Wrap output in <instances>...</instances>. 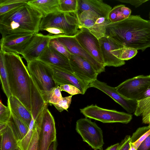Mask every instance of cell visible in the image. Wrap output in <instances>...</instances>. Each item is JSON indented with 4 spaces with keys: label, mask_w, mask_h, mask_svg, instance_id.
<instances>
[{
    "label": "cell",
    "mask_w": 150,
    "mask_h": 150,
    "mask_svg": "<svg viewBox=\"0 0 150 150\" xmlns=\"http://www.w3.org/2000/svg\"><path fill=\"white\" fill-rule=\"evenodd\" d=\"M105 36L123 46L143 52L150 47V21L131 15L123 21L108 25Z\"/></svg>",
    "instance_id": "6da1fadb"
},
{
    "label": "cell",
    "mask_w": 150,
    "mask_h": 150,
    "mask_svg": "<svg viewBox=\"0 0 150 150\" xmlns=\"http://www.w3.org/2000/svg\"><path fill=\"white\" fill-rule=\"evenodd\" d=\"M42 13L27 3L0 16L2 37L13 33H38Z\"/></svg>",
    "instance_id": "7a4b0ae2"
},
{
    "label": "cell",
    "mask_w": 150,
    "mask_h": 150,
    "mask_svg": "<svg viewBox=\"0 0 150 150\" xmlns=\"http://www.w3.org/2000/svg\"><path fill=\"white\" fill-rule=\"evenodd\" d=\"M3 51L12 95L17 98L31 112V77L27 67L19 54Z\"/></svg>",
    "instance_id": "3957f363"
},
{
    "label": "cell",
    "mask_w": 150,
    "mask_h": 150,
    "mask_svg": "<svg viewBox=\"0 0 150 150\" xmlns=\"http://www.w3.org/2000/svg\"><path fill=\"white\" fill-rule=\"evenodd\" d=\"M27 67L45 102L49 104L51 91L58 86L54 80L52 67L39 59L27 63Z\"/></svg>",
    "instance_id": "277c9868"
},
{
    "label": "cell",
    "mask_w": 150,
    "mask_h": 150,
    "mask_svg": "<svg viewBox=\"0 0 150 150\" xmlns=\"http://www.w3.org/2000/svg\"><path fill=\"white\" fill-rule=\"evenodd\" d=\"M55 27L63 30L65 35L75 37L82 27L77 12L63 13L59 11L43 17L40 22L41 31L47 28Z\"/></svg>",
    "instance_id": "5b68a950"
},
{
    "label": "cell",
    "mask_w": 150,
    "mask_h": 150,
    "mask_svg": "<svg viewBox=\"0 0 150 150\" xmlns=\"http://www.w3.org/2000/svg\"><path fill=\"white\" fill-rule=\"evenodd\" d=\"M80 111L85 117L103 123L120 122L127 124L132 117L131 114L103 108L96 105L87 106L80 109Z\"/></svg>",
    "instance_id": "8992f818"
},
{
    "label": "cell",
    "mask_w": 150,
    "mask_h": 150,
    "mask_svg": "<svg viewBox=\"0 0 150 150\" xmlns=\"http://www.w3.org/2000/svg\"><path fill=\"white\" fill-rule=\"evenodd\" d=\"M76 130L83 141L94 150H103L104 144L101 129L94 122L87 118H81L76 122Z\"/></svg>",
    "instance_id": "52a82bcc"
},
{
    "label": "cell",
    "mask_w": 150,
    "mask_h": 150,
    "mask_svg": "<svg viewBox=\"0 0 150 150\" xmlns=\"http://www.w3.org/2000/svg\"><path fill=\"white\" fill-rule=\"evenodd\" d=\"M150 86V76L140 75L127 79L115 87L117 91L129 99L138 101Z\"/></svg>",
    "instance_id": "ba28073f"
},
{
    "label": "cell",
    "mask_w": 150,
    "mask_h": 150,
    "mask_svg": "<svg viewBox=\"0 0 150 150\" xmlns=\"http://www.w3.org/2000/svg\"><path fill=\"white\" fill-rule=\"evenodd\" d=\"M67 49L71 54L77 55L88 62L99 74L105 71V67L98 62L79 43L75 37L65 35H53Z\"/></svg>",
    "instance_id": "9c48e42d"
},
{
    "label": "cell",
    "mask_w": 150,
    "mask_h": 150,
    "mask_svg": "<svg viewBox=\"0 0 150 150\" xmlns=\"http://www.w3.org/2000/svg\"><path fill=\"white\" fill-rule=\"evenodd\" d=\"M78 14L81 27L88 29L98 39L105 36L106 27L111 23L108 18L89 11Z\"/></svg>",
    "instance_id": "30bf717a"
},
{
    "label": "cell",
    "mask_w": 150,
    "mask_h": 150,
    "mask_svg": "<svg viewBox=\"0 0 150 150\" xmlns=\"http://www.w3.org/2000/svg\"><path fill=\"white\" fill-rule=\"evenodd\" d=\"M57 140L54 118L47 107L42 115L40 125V150H47L51 143Z\"/></svg>",
    "instance_id": "8fae6325"
},
{
    "label": "cell",
    "mask_w": 150,
    "mask_h": 150,
    "mask_svg": "<svg viewBox=\"0 0 150 150\" xmlns=\"http://www.w3.org/2000/svg\"><path fill=\"white\" fill-rule=\"evenodd\" d=\"M69 62L74 74L86 84L88 85L97 79L98 74L91 65L83 59L71 54Z\"/></svg>",
    "instance_id": "7c38bea8"
},
{
    "label": "cell",
    "mask_w": 150,
    "mask_h": 150,
    "mask_svg": "<svg viewBox=\"0 0 150 150\" xmlns=\"http://www.w3.org/2000/svg\"><path fill=\"white\" fill-rule=\"evenodd\" d=\"M80 45L95 59L104 65L98 39L87 29L82 27L75 36Z\"/></svg>",
    "instance_id": "4fadbf2b"
},
{
    "label": "cell",
    "mask_w": 150,
    "mask_h": 150,
    "mask_svg": "<svg viewBox=\"0 0 150 150\" xmlns=\"http://www.w3.org/2000/svg\"><path fill=\"white\" fill-rule=\"evenodd\" d=\"M34 34L13 33L2 37L0 40V50L7 52L21 54L30 42Z\"/></svg>",
    "instance_id": "5bb4252c"
},
{
    "label": "cell",
    "mask_w": 150,
    "mask_h": 150,
    "mask_svg": "<svg viewBox=\"0 0 150 150\" xmlns=\"http://www.w3.org/2000/svg\"><path fill=\"white\" fill-rule=\"evenodd\" d=\"M52 35L50 33L47 35L39 33L34 34L30 42L21 54L27 63L38 59L48 45Z\"/></svg>",
    "instance_id": "9a60e30c"
},
{
    "label": "cell",
    "mask_w": 150,
    "mask_h": 150,
    "mask_svg": "<svg viewBox=\"0 0 150 150\" xmlns=\"http://www.w3.org/2000/svg\"><path fill=\"white\" fill-rule=\"evenodd\" d=\"M88 87L95 88L103 91L120 105L129 113L134 112L137 107V101L123 96L117 91L115 88L111 87L97 79L89 83Z\"/></svg>",
    "instance_id": "2e32d148"
},
{
    "label": "cell",
    "mask_w": 150,
    "mask_h": 150,
    "mask_svg": "<svg viewBox=\"0 0 150 150\" xmlns=\"http://www.w3.org/2000/svg\"><path fill=\"white\" fill-rule=\"evenodd\" d=\"M104 66L119 67L125 64L124 61L119 59L112 53V50L124 46L113 38L105 36L98 39Z\"/></svg>",
    "instance_id": "e0dca14e"
},
{
    "label": "cell",
    "mask_w": 150,
    "mask_h": 150,
    "mask_svg": "<svg viewBox=\"0 0 150 150\" xmlns=\"http://www.w3.org/2000/svg\"><path fill=\"white\" fill-rule=\"evenodd\" d=\"M50 66L53 69L54 79L57 86L72 85L79 88L82 94H84L88 88V84L77 78L71 72L57 67Z\"/></svg>",
    "instance_id": "ac0fdd59"
},
{
    "label": "cell",
    "mask_w": 150,
    "mask_h": 150,
    "mask_svg": "<svg viewBox=\"0 0 150 150\" xmlns=\"http://www.w3.org/2000/svg\"><path fill=\"white\" fill-rule=\"evenodd\" d=\"M38 59L50 65L62 68L73 74L70 64L69 59L50 47L49 45L45 48Z\"/></svg>",
    "instance_id": "d6986e66"
},
{
    "label": "cell",
    "mask_w": 150,
    "mask_h": 150,
    "mask_svg": "<svg viewBox=\"0 0 150 150\" xmlns=\"http://www.w3.org/2000/svg\"><path fill=\"white\" fill-rule=\"evenodd\" d=\"M78 13L89 11L108 18L109 14L112 8L102 0H78Z\"/></svg>",
    "instance_id": "ffe728a7"
},
{
    "label": "cell",
    "mask_w": 150,
    "mask_h": 150,
    "mask_svg": "<svg viewBox=\"0 0 150 150\" xmlns=\"http://www.w3.org/2000/svg\"><path fill=\"white\" fill-rule=\"evenodd\" d=\"M31 113L35 121L41 114L48 103H45L40 92L31 79L30 88Z\"/></svg>",
    "instance_id": "44dd1931"
},
{
    "label": "cell",
    "mask_w": 150,
    "mask_h": 150,
    "mask_svg": "<svg viewBox=\"0 0 150 150\" xmlns=\"http://www.w3.org/2000/svg\"><path fill=\"white\" fill-rule=\"evenodd\" d=\"M8 106L11 111L29 127L32 116L23 104L17 98L11 95L8 98Z\"/></svg>",
    "instance_id": "7402d4cb"
},
{
    "label": "cell",
    "mask_w": 150,
    "mask_h": 150,
    "mask_svg": "<svg viewBox=\"0 0 150 150\" xmlns=\"http://www.w3.org/2000/svg\"><path fill=\"white\" fill-rule=\"evenodd\" d=\"M59 0H29L27 3L40 12L43 17L59 12Z\"/></svg>",
    "instance_id": "603a6c76"
},
{
    "label": "cell",
    "mask_w": 150,
    "mask_h": 150,
    "mask_svg": "<svg viewBox=\"0 0 150 150\" xmlns=\"http://www.w3.org/2000/svg\"><path fill=\"white\" fill-rule=\"evenodd\" d=\"M0 150H13L18 147V141L13 132L8 124L0 130Z\"/></svg>",
    "instance_id": "cb8c5ba5"
},
{
    "label": "cell",
    "mask_w": 150,
    "mask_h": 150,
    "mask_svg": "<svg viewBox=\"0 0 150 150\" xmlns=\"http://www.w3.org/2000/svg\"><path fill=\"white\" fill-rule=\"evenodd\" d=\"M8 124L11 128L18 142L24 138L29 130V127L11 112Z\"/></svg>",
    "instance_id": "d4e9b609"
},
{
    "label": "cell",
    "mask_w": 150,
    "mask_h": 150,
    "mask_svg": "<svg viewBox=\"0 0 150 150\" xmlns=\"http://www.w3.org/2000/svg\"><path fill=\"white\" fill-rule=\"evenodd\" d=\"M131 10L125 5H117L110 11L108 19L112 23L119 22L128 18L131 15Z\"/></svg>",
    "instance_id": "484cf974"
},
{
    "label": "cell",
    "mask_w": 150,
    "mask_h": 150,
    "mask_svg": "<svg viewBox=\"0 0 150 150\" xmlns=\"http://www.w3.org/2000/svg\"><path fill=\"white\" fill-rule=\"evenodd\" d=\"M137 104L134 115L142 116L143 123L150 125V97L137 101Z\"/></svg>",
    "instance_id": "4316f807"
},
{
    "label": "cell",
    "mask_w": 150,
    "mask_h": 150,
    "mask_svg": "<svg viewBox=\"0 0 150 150\" xmlns=\"http://www.w3.org/2000/svg\"><path fill=\"white\" fill-rule=\"evenodd\" d=\"M0 76L3 92L7 98L12 95L8 80V72L4 61V51L0 50Z\"/></svg>",
    "instance_id": "83f0119b"
},
{
    "label": "cell",
    "mask_w": 150,
    "mask_h": 150,
    "mask_svg": "<svg viewBox=\"0 0 150 150\" xmlns=\"http://www.w3.org/2000/svg\"><path fill=\"white\" fill-rule=\"evenodd\" d=\"M150 135V125L140 127L130 137V142L137 148L141 143Z\"/></svg>",
    "instance_id": "f1b7e54d"
},
{
    "label": "cell",
    "mask_w": 150,
    "mask_h": 150,
    "mask_svg": "<svg viewBox=\"0 0 150 150\" xmlns=\"http://www.w3.org/2000/svg\"><path fill=\"white\" fill-rule=\"evenodd\" d=\"M29 0H0V16L27 3Z\"/></svg>",
    "instance_id": "f546056e"
},
{
    "label": "cell",
    "mask_w": 150,
    "mask_h": 150,
    "mask_svg": "<svg viewBox=\"0 0 150 150\" xmlns=\"http://www.w3.org/2000/svg\"><path fill=\"white\" fill-rule=\"evenodd\" d=\"M137 50L134 48L124 46L112 51V53L117 58L125 61L129 60L137 54Z\"/></svg>",
    "instance_id": "4dcf8cb0"
},
{
    "label": "cell",
    "mask_w": 150,
    "mask_h": 150,
    "mask_svg": "<svg viewBox=\"0 0 150 150\" xmlns=\"http://www.w3.org/2000/svg\"><path fill=\"white\" fill-rule=\"evenodd\" d=\"M78 0H59L58 9L63 13L77 12Z\"/></svg>",
    "instance_id": "1f68e13d"
},
{
    "label": "cell",
    "mask_w": 150,
    "mask_h": 150,
    "mask_svg": "<svg viewBox=\"0 0 150 150\" xmlns=\"http://www.w3.org/2000/svg\"><path fill=\"white\" fill-rule=\"evenodd\" d=\"M35 127V121L32 117L28 133L22 140L18 142V147L22 150H27L33 135Z\"/></svg>",
    "instance_id": "d6a6232c"
},
{
    "label": "cell",
    "mask_w": 150,
    "mask_h": 150,
    "mask_svg": "<svg viewBox=\"0 0 150 150\" xmlns=\"http://www.w3.org/2000/svg\"><path fill=\"white\" fill-rule=\"evenodd\" d=\"M49 46L58 52L65 56L69 60L71 58V54L64 45L59 41L57 38L54 37L53 35H52V37L50 40Z\"/></svg>",
    "instance_id": "836d02e7"
},
{
    "label": "cell",
    "mask_w": 150,
    "mask_h": 150,
    "mask_svg": "<svg viewBox=\"0 0 150 150\" xmlns=\"http://www.w3.org/2000/svg\"><path fill=\"white\" fill-rule=\"evenodd\" d=\"M35 127L27 150H40L39 134L40 125L35 122Z\"/></svg>",
    "instance_id": "e575fe53"
},
{
    "label": "cell",
    "mask_w": 150,
    "mask_h": 150,
    "mask_svg": "<svg viewBox=\"0 0 150 150\" xmlns=\"http://www.w3.org/2000/svg\"><path fill=\"white\" fill-rule=\"evenodd\" d=\"M11 116V112L8 107L5 106L0 102V123H7Z\"/></svg>",
    "instance_id": "d590c367"
},
{
    "label": "cell",
    "mask_w": 150,
    "mask_h": 150,
    "mask_svg": "<svg viewBox=\"0 0 150 150\" xmlns=\"http://www.w3.org/2000/svg\"><path fill=\"white\" fill-rule=\"evenodd\" d=\"M72 97V96L63 97L58 103L53 105L59 112H62L64 110L68 111L67 109L71 103Z\"/></svg>",
    "instance_id": "8d00e7d4"
},
{
    "label": "cell",
    "mask_w": 150,
    "mask_h": 150,
    "mask_svg": "<svg viewBox=\"0 0 150 150\" xmlns=\"http://www.w3.org/2000/svg\"><path fill=\"white\" fill-rule=\"evenodd\" d=\"M61 91L59 86H57L52 89L49 101L50 105L58 103L62 98Z\"/></svg>",
    "instance_id": "74e56055"
},
{
    "label": "cell",
    "mask_w": 150,
    "mask_h": 150,
    "mask_svg": "<svg viewBox=\"0 0 150 150\" xmlns=\"http://www.w3.org/2000/svg\"><path fill=\"white\" fill-rule=\"evenodd\" d=\"M61 91H66L69 93L71 96L76 94H81L82 93L80 90L77 87L70 84H65L59 86Z\"/></svg>",
    "instance_id": "f35d334b"
},
{
    "label": "cell",
    "mask_w": 150,
    "mask_h": 150,
    "mask_svg": "<svg viewBox=\"0 0 150 150\" xmlns=\"http://www.w3.org/2000/svg\"><path fill=\"white\" fill-rule=\"evenodd\" d=\"M130 137L129 135L126 136L119 144L117 150H128L129 147Z\"/></svg>",
    "instance_id": "ab89813d"
},
{
    "label": "cell",
    "mask_w": 150,
    "mask_h": 150,
    "mask_svg": "<svg viewBox=\"0 0 150 150\" xmlns=\"http://www.w3.org/2000/svg\"><path fill=\"white\" fill-rule=\"evenodd\" d=\"M43 30L47 31L50 34L53 35H65L64 32L63 30L59 28L55 27L47 28Z\"/></svg>",
    "instance_id": "60d3db41"
},
{
    "label": "cell",
    "mask_w": 150,
    "mask_h": 150,
    "mask_svg": "<svg viewBox=\"0 0 150 150\" xmlns=\"http://www.w3.org/2000/svg\"><path fill=\"white\" fill-rule=\"evenodd\" d=\"M137 150H150V135L140 145Z\"/></svg>",
    "instance_id": "b9f144b4"
},
{
    "label": "cell",
    "mask_w": 150,
    "mask_h": 150,
    "mask_svg": "<svg viewBox=\"0 0 150 150\" xmlns=\"http://www.w3.org/2000/svg\"><path fill=\"white\" fill-rule=\"evenodd\" d=\"M117 1L122 2L125 3L127 4H129L132 5H133L135 6L136 8H137L141 6L143 3L148 1L149 0H117Z\"/></svg>",
    "instance_id": "7bdbcfd3"
},
{
    "label": "cell",
    "mask_w": 150,
    "mask_h": 150,
    "mask_svg": "<svg viewBox=\"0 0 150 150\" xmlns=\"http://www.w3.org/2000/svg\"><path fill=\"white\" fill-rule=\"evenodd\" d=\"M57 140H55L51 143L47 150H57Z\"/></svg>",
    "instance_id": "ee69618b"
},
{
    "label": "cell",
    "mask_w": 150,
    "mask_h": 150,
    "mask_svg": "<svg viewBox=\"0 0 150 150\" xmlns=\"http://www.w3.org/2000/svg\"><path fill=\"white\" fill-rule=\"evenodd\" d=\"M119 144V143H117L111 145L107 147L105 150H117Z\"/></svg>",
    "instance_id": "f6af8a7d"
},
{
    "label": "cell",
    "mask_w": 150,
    "mask_h": 150,
    "mask_svg": "<svg viewBox=\"0 0 150 150\" xmlns=\"http://www.w3.org/2000/svg\"><path fill=\"white\" fill-rule=\"evenodd\" d=\"M149 97H150V86L148 88L143 94L142 99Z\"/></svg>",
    "instance_id": "bcb514c9"
},
{
    "label": "cell",
    "mask_w": 150,
    "mask_h": 150,
    "mask_svg": "<svg viewBox=\"0 0 150 150\" xmlns=\"http://www.w3.org/2000/svg\"><path fill=\"white\" fill-rule=\"evenodd\" d=\"M128 150H137L132 143L130 142L129 147Z\"/></svg>",
    "instance_id": "7dc6e473"
},
{
    "label": "cell",
    "mask_w": 150,
    "mask_h": 150,
    "mask_svg": "<svg viewBox=\"0 0 150 150\" xmlns=\"http://www.w3.org/2000/svg\"><path fill=\"white\" fill-rule=\"evenodd\" d=\"M13 150H22L18 146L17 148Z\"/></svg>",
    "instance_id": "c3c4849f"
},
{
    "label": "cell",
    "mask_w": 150,
    "mask_h": 150,
    "mask_svg": "<svg viewBox=\"0 0 150 150\" xmlns=\"http://www.w3.org/2000/svg\"><path fill=\"white\" fill-rule=\"evenodd\" d=\"M149 19L150 20V11L149 12Z\"/></svg>",
    "instance_id": "681fc988"
},
{
    "label": "cell",
    "mask_w": 150,
    "mask_h": 150,
    "mask_svg": "<svg viewBox=\"0 0 150 150\" xmlns=\"http://www.w3.org/2000/svg\"><path fill=\"white\" fill-rule=\"evenodd\" d=\"M149 75L150 76V74Z\"/></svg>",
    "instance_id": "f907efd6"
}]
</instances>
